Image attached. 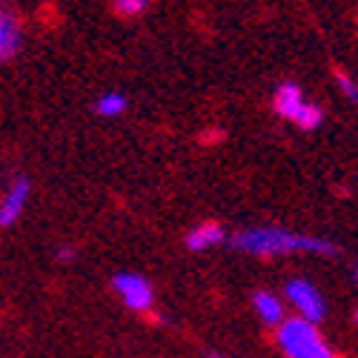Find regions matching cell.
Returning <instances> with one entry per match:
<instances>
[{"label": "cell", "instance_id": "7c38bea8", "mask_svg": "<svg viewBox=\"0 0 358 358\" xmlns=\"http://www.w3.org/2000/svg\"><path fill=\"white\" fill-rule=\"evenodd\" d=\"M336 83H338V89L347 95V101H358V86H355V80H352V75H347V72H338L336 75Z\"/></svg>", "mask_w": 358, "mask_h": 358}, {"label": "cell", "instance_id": "5bb4252c", "mask_svg": "<svg viewBox=\"0 0 358 358\" xmlns=\"http://www.w3.org/2000/svg\"><path fill=\"white\" fill-rule=\"evenodd\" d=\"M57 258L69 261V258H75V250H72V247H61V250H57Z\"/></svg>", "mask_w": 358, "mask_h": 358}, {"label": "cell", "instance_id": "277c9868", "mask_svg": "<svg viewBox=\"0 0 358 358\" xmlns=\"http://www.w3.org/2000/svg\"><path fill=\"white\" fill-rule=\"evenodd\" d=\"M287 304L295 310V318H304L310 324H321L327 318V301L318 287L307 278H289L284 287Z\"/></svg>", "mask_w": 358, "mask_h": 358}, {"label": "cell", "instance_id": "8992f818", "mask_svg": "<svg viewBox=\"0 0 358 358\" xmlns=\"http://www.w3.org/2000/svg\"><path fill=\"white\" fill-rule=\"evenodd\" d=\"M29 192H32V184H29V178H15L12 187L6 189L3 201H0V227H12L23 210H26V203H29Z\"/></svg>", "mask_w": 358, "mask_h": 358}, {"label": "cell", "instance_id": "52a82bcc", "mask_svg": "<svg viewBox=\"0 0 358 358\" xmlns=\"http://www.w3.org/2000/svg\"><path fill=\"white\" fill-rule=\"evenodd\" d=\"M224 241H227V232H224V227L215 224V221H203V224L192 227V229L187 232V238H184L187 250H192V252H206V250H213V247H218V244H224Z\"/></svg>", "mask_w": 358, "mask_h": 358}, {"label": "cell", "instance_id": "30bf717a", "mask_svg": "<svg viewBox=\"0 0 358 358\" xmlns=\"http://www.w3.org/2000/svg\"><path fill=\"white\" fill-rule=\"evenodd\" d=\"M95 112H98L101 117H117V115H124V112H127V95H121V92H106V95H101L98 103H95Z\"/></svg>", "mask_w": 358, "mask_h": 358}, {"label": "cell", "instance_id": "7a4b0ae2", "mask_svg": "<svg viewBox=\"0 0 358 358\" xmlns=\"http://www.w3.org/2000/svg\"><path fill=\"white\" fill-rule=\"evenodd\" d=\"M273 109L284 117V121L301 127V129H315V127H321V121H324V109L315 106V103H310V101L304 98V89L298 86L295 80H284V83L275 89Z\"/></svg>", "mask_w": 358, "mask_h": 358}, {"label": "cell", "instance_id": "9a60e30c", "mask_svg": "<svg viewBox=\"0 0 358 358\" xmlns=\"http://www.w3.org/2000/svg\"><path fill=\"white\" fill-rule=\"evenodd\" d=\"M210 358H229V355H224V352H210Z\"/></svg>", "mask_w": 358, "mask_h": 358}, {"label": "cell", "instance_id": "6da1fadb", "mask_svg": "<svg viewBox=\"0 0 358 358\" xmlns=\"http://www.w3.org/2000/svg\"><path fill=\"white\" fill-rule=\"evenodd\" d=\"M229 244L238 252L258 255V258H275V255H338V247L327 238L292 232L284 227H250L229 238Z\"/></svg>", "mask_w": 358, "mask_h": 358}, {"label": "cell", "instance_id": "8fae6325", "mask_svg": "<svg viewBox=\"0 0 358 358\" xmlns=\"http://www.w3.org/2000/svg\"><path fill=\"white\" fill-rule=\"evenodd\" d=\"M149 9V0H115V12L124 17H138Z\"/></svg>", "mask_w": 358, "mask_h": 358}, {"label": "cell", "instance_id": "ba28073f", "mask_svg": "<svg viewBox=\"0 0 358 358\" xmlns=\"http://www.w3.org/2000/svg\"><path fill=\"white\" fill-rule=\"evenodd\" d=\"M23 46V29L17 23L15 15L0 12V61H9L15 57Z\"/></svg>", "mask_w": 358, "mask_h": 358}, {"label": "cell", "instance_id": "4fadbf2b", "mask_svg": "<svg viewBox=\"0 0 358 358\" xmlns=\"http://www.w3.org/2000/svg\"><path fill=\"white\" fill-rule=\"evenodd\" d=\"M307 358H336V352L330 350V344H327V347H321L318 352H313V355H307Z\"/></svg>", "mask_w": 358, "mask_h": 358}, {"label": "cell", "instance_id": "3957f363", "mask_svg": "<svg viewBox=\"0 0 358 358\" xmlns=\"http://www.w3.org/2000/svg\"><path fill=\"white\" fill-rule=\"evenodd\" d=\"M275 344L281 347V352L287 358H307L313 352H318L321 347H327L318 324H310L304 318H284L275 327Z\"/></svg>", "mask_w": 358, "mask_h": 358}, {"label": "cell", "instance_id": "9c48e42d", "mask_svg": "<svg viewBox=\"0 0 358 358\" xmlns=\"http://www.w3.org/2000/svg\"><path fill=\"white\" fill-rule=\"evenodd\" d=\"M252 310L258 313V318L266 324V327H278L287 315H284V301L275 295V292H270V289H258L255 295H252Z\"/></svg>", "mask_w": 358, "mask_h": 358}, {"label": "cell", "instance_id": "5b68a950", "mask_svg": "<svg viewBox=\"0 0 358 358\" xmlns=\"http://www.w3.org/2000/svg\"><path fill=\"white\" fill-rule=\"evenodd\" d=\"M112 289L121 295V301L132 313H146V310H152V304H155L152 284H149L143 275H138V273H117L112 278Z\"/></svg>", "mask_w": 358, "mask_h": 358}]
</instances>
